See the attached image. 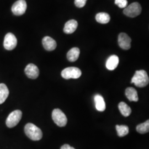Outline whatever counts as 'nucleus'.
Returning a JSON list of instances; mask_svg holds the SVG:
<instances>
[{
    "mask_svg": "<svg viewBox=\"0 0 149 149\" xmlns=\"http://www.w3.org/2000/svg\"><path fill=\"white\" fill-rule=\"evenodd\" d=\"M24 72L27 77L31 79H37L39 74V69L33 64H28L25 68Z\"/></svg>",
    "mask_w": 149,
    "mask_h": 149,
    "instance_id": "10",
    "label": "nucleus"
},
{
    "mask_svg": "<svg viewBox=\"0 0 149 149\" xmlns=\"http://www.w3.org/2000/svg\"><path fill=\"white\" fill-rule=\"evenodd\" d=\"M115 4L120 8H125L128 5L127 0H115Z\"/></svg>",
    "mask_w": 149,
    "mask_h": 149,
    "instance_id": "22",
    "label": "nucleus"
},
{
    "mask_svg": "<svg viewBox=\"0 0 149 149\" xmlns=\"http://www.w3.org/2000/svg\"><path fill=\"white\" fill-rule=\"evenodd\" d=\"M136 131L140 134H145L149 131V120H148L145 122L141 123L137 125Z\"/></svg>",
    "mask_w": 149,
    "mask_h": 149,
    "instance_id": "21",
    "label": "nucleus"
},
{
    "mask_svg": "<svg viewBox=\"0 0 149 149\" xmlns=\"http://www.w3.org/2000/svg\"><path fill=\"white\" fill-rule=\"evenodd\" d=\"M80 50L78 48L71 49L67 54V58L70 62L76 61L79 57Z\"/></svg>",
    "mask_w": 149,
    "mask_h": 149,
    "instance_id": "16",
    "label": "nucleus"
},
{
    "mask_svg": "<svg viewBox=\"0 0 149 149\" xmlns=\"http://www.w3.org/2000/svg\"><path fill=\"white\" fill-rule=\"evenodd\" d=\"M78 26L77 22L74 19H71L67 22L64 28V32L66 34H72L76 30Z\"/></svg>",
    "mask_w": 149,
    "mask_h": 149,
    "instance_id": "13",
    "label": "nucleus"
},
{
    "mask_svg": "<svg viewBox=\"0 0 149 149\" xmlns=\"http://www.w3.org/2000/svg\"><path fill=\"white\" fill-rule=\"evenodd\" d=\"M60 149H75L74 148L70 146L68 144H65L63 146L61 147Z\"/></svg>",
    "mask_w": 149,
    "mask_h": 149,
    "instance_id": "24",
    "label": "nucleus"
},
{
    "mask_svg": "<svg viewBox=\"0 0 149 149\" xmlns=\"http://www.w3.org/2000/svg\"><path fill=\"white\" fill-rule=\"evenodd\" d=\"M110 16L105 12L98 13L96 15V21L102 24H106L110 21Z\"/></svg>",
    "mask_w": 149,
    "mask_h": 149,
    "instance_id": "19",
    "label": "nucleus"
},
{
    "mask_svg": "<svg viewBox=\"0 0 149 149\" xmlns=\"http://www.w3.org/2000/svg\"><path fill=\"white\" fill-rule=\"evenodd\" d=\"M9 95V90L4 84H0V104L5 102Z\"/></svg>",
    "mask_w": 149,
    "mask_h": 149,
    "instance_id": "17",
    "label": "nucleus"
},
{
    "mask_svg": "<svg viewBox=\"0 0 149 149\" xmlns=\"http://www.w3.org/2000/svg\"><path fill=\"white\" fill-rule=\"evenodd\" d=\"M24 132L27 136L33 141L40 140L43 137L41 129L32 123H28L25 125Z\"/></svg>",
    "mask_w": 149,
    "mask_h": 149,
    "instance_id": "2",
    "label": "nucleus"
},
{
    "mask_svg": "<svg viewBox=\"0 0 149 149\" xmlns=\"http://www.w3.org/2000/svg\"><path fill=\"white\" fill-rule=\"evenodd\" d=\"M118 108L124 117L129 116L132 113V109L130 107L124 102H121L119 103Z\"/></svg>",
    "mask_w": 149,
    "mask_h": 149,
    "instance_id": "18",
    "label": "nucleus"
},
{
    "mask_svg": "<svg viewBox=\"0 0 149 149\" xmlns=\"http://www.w3.org/2000/svg\"><path fill=\"white\" fill-rule=\"evenodd\" d=\"M87 0H74V5L78 8H82L86 5Z\"/></svg>",
    "mask_w": 149,
    "mask_h": 149,
    "instance_id": "23",
    "label": "nucleus"
},
{
    "mask_svg": "<svg viewBox=\"0 0 149 149\" xmlns=\"http://www.w3.org/2000/svg\"><path fill=\"white\" fill-rule=\"evenodd\" d=\"M149 82V76L143 70L136 71L131 80V83L138 87H144L148 85Z\"/></svg>",
    "mask_w": 149,
    "mask_h": 149,
    "instance_id": "1",
    "label": "nucleus"
},
{
    "mask_svg": "<svg viewBox=\"0 0 149 149\" xmlns=\"http://www.w3.org/2000/svg\"><path fill=\"white\" fill-rule=\"evenodd\" d=\"M42 44L44 49L48 51H53L56 49L57 46L56 41L52 38L48 36L43 38Z\"/></svg>",
    "mask_w": 149,
    "mask_h": 149,
    "instance_id": "11",
    "label": "nucleus"
},
{
    "mask_svg": "<svg viewBox=\"0 0 149 149\" xmlns=\"http://www.w3.org/2000/svg\"><path fill=\"white\" fill-rule=\"evenodd\" d=\"M81 74L82 72L81 70L76 67H69L65 68L61 72V76L66 80H69L70 79H78Z\"/></svg>",
    "mask_w": 149,
    "mask_h": 149,
    "instance_id": "5",
    "label": "nucleus"
},
{
    "mask_svg": "<svg viewBox=\"0 0 149 149\" xmlns=\"http://www.w3.org/2000/svg\"><path fill=\"white\" fill-rule=\"evenodd\" d=\"M131 38L126 33H121L118 36V44L123 50H128L131 47Z\"/></svg>",
    "mask_w": 149,
    "mask_h": 149,
    "instance_id": "9",
    "label": "nucleus"
},
{
    "mask_svg": "<svg viewBox=\"0 0 149 149\" xmlns=\"http://www.w3.org/2000/svg\"><path fill=\"white\" fill-rule=\"evenodd\" d=\"M52 118L54 123L60 127H65L68 122L66 116L60 109H54L52 112Z\"/></svg>",
    "mask_w": 149,
    "mask_h": 149,
    "instance_id": "4",
    "label": "nucleus"
},
{
    "mask_svg": "<svg viewBox=\"0 0 149 149\" xmlns=\"http://www.w3.org/2000/svg\"><path fill=\"white\" fill-rule=\"evenodd\" d=\"M116 128L117 132L118 135L119 137H123L129 133V128L127 125H117Z\"/></svg>",
    "mask_w": 149,
    "mask_h": 149,
    "instance_id": "20",
    "label": "nucleus"
},
{
    "mask_svg": "<svg viewBox=\"0 0 149 149\" xmlns=\"http://www.w3.org/2000/svg\"><path fill=\"white\" fill-rule=\"evenodd\" d=\"M125 96L131 102H138L139 100L138 92L133 87H128L125 90Z\"/></svg>",
    "mask_w": 149,
    "mask_h": 149,
    "instance_id": "15",
    "label": "nucleus"
},
{
    "mask_svg": "<svg viewBox=\"0 0 149 149\" xmlns=\"http://www.w3.org/2000/svg\"><path fill=\"white\" fill-rule=\"evenodd\" d=\"M22 117V113L20 110H16L11 112L6 119V125L10 128L15 127L20 122Z\"/></svg>",
    "mask_w": 149,
    "mask_h": 149,
    "instance_id": "3",
    "label": "nucleus"
},
{
    "mask_svg": "<svg viewBox=\"0 0 149 149\" xmlns=\"http://www.w3.org/2000/svg\"><path fill=\"white\" fill-rule=\"evenodd\" d=\"M96 108L97 111L103 112L106 109V103L103 97L100 95H96L94 97Z\"/></svg>",
    "mask_w": 149,
    "mask_h": 149,
    "instance_id": "14",
    "label": "nucleus"
},
{
    "mask_svg": "<svg viewBox=\"0 0 149 149\" xmlns=\"http://www.w3.org/2000/svg\"><path fill=\"white\" fill-rule=\"evenodd\" d=\"M119 58L116 55H113L109 57L106 61V68L109 70H114L117 68L119 64Z\"/></svg>",
    "mask_w": 149,
    "mask_h": 149,
    "instance_id": "12",
    "label": "nucleus"
},
{
    "mask_svg": "<svg viewBox=\"0 0 149 149\" xmlns=\"http://www.w3.org/2000/svg\"><path fill=\"white\" fill-rule=\"evenodd\" d=\"M17 44V40L15 36L11 33H7L4 38V48L7 50H12L16 48Z\"/></svg>",
    "mask_w": 149,
    "mask_h": 149,
    "instance_id": "8",
    "label": "nucleus"
},
{
    "mask_svg": "<svg viewBox=\"0 0 149 149\" xmlns=\"http://www.w3.org/2000/svg\"><path fill=\"white\" fill-rule=\"evenodd\" d=\"M141 7L138 2H134L126 7L123 10V13L129 17L134 18L141 13Z\"/></svg>",
    "mask_w": 149,
    "mask_h": 149,
    "instance_id": "6",
    "label": "nucleus"
},
{
    "mask_svg": "<svg viewBox=\"0 0 149 149\" xmlns=\"http://www.w3.org/2000/svg\"><path fill=\"white\" fill-rule=\"evenodd\" d=\"M27 7L25 0H18L12 6V12L16 16H21L26 12Z\"/></svg>",
    "mask_w": 149,
    "mask_h": 149,
    "instance_id": "7",
    "label": "nucleus"
}]
</instances>
